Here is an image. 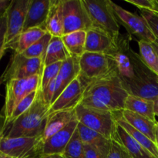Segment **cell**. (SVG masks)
I'll return each mask as SVG.
<instances>
[{
    "instance_id": "cell-1",
    "label": "cell",
    "mask_w": 158,
    "mask_h": 158,
    "mask_svg": "<svg viewBox=\"0 0 158 158\" xmlns=\"http://www.w3.org/2000/svg\"><path fill=\"white\" fill-rule=\"evenodd\" d=\"M128 95L118 74L114 72L88 84L80 104L100 110L118 113L124 110Z\"/></svg>"
},
{
    "instance_id": "cell-2",
    "label": "cell",
    "mask_w": 158,
    "mask_h": 158,
    "mask_svg": "<svg viewBox=\"0 0 158 158\" xmlns=\"http://www.w3.org/2000/svg\"><path fill=\"white\" fill-rule=\"evenodd\" d=\"M49 108L50 106L44 101L39 90L38 97L32 106L10 125L7 134L4 137H42L49 116Z\"/></svg>"
},
{
    "instance_id": "cell-3",
    "label": "cell",
    "mask_w": 158,
    "mask_h": 158,
    "mask_svg": "<svg viewBox=\"0 0 158 158\" xmlns=\"http://www.w3.org/2000/svg\"><path fill=\"white\" fill-rule=\"evenodd\" d=\"M133 65L135 78L126 87L129 95L154 101L158 99V76L143 62L140 54L133 51Z\"/></svg>"
},
{
    "instance_id": "cell-4",
    "label": "cell",
    "mask_w": 158,
    "mask_h": 158,
    "mask_svg": "<svg viewBox=\"0 0 158 158\" xmlns=\"http://www.w3.org/2000/svg\"><path fill=\"white\" fill-rule=\"evenodd\" d=\"M79 123L87 127L110 140L117 135V113L87 107L79 104L75 108Z\"/></svg>"
},
{
    "instance_id": "cell-5",
    "label": "cell",
    "mask_w": 158,
    "mask_h": 158,
    "mask_svg": "<svg viewBox=\"0 0 158 158\" xmlns=\"http://www.w3.org/2000/svg\"><path fill=\"white\" fill-rule=\"evenodd\" d=\"M92 27L104 31L114 38L120 35V23L110 0H83Z\"/></svg>"
},
{
    "instance_id": "cell-6",
    "label": "cell",
    "mask_w": 158,
    "mask_h": 158,
    "mask_svg": "<svg viewBox=\"0 0 158 158\" xmlns=\"http://www.w3.org/2000/svg\"><path fill=\"white\" fill-rule=\"evenodd\" d=\"M79 63V77L86 86L94 80H99L113 73L117 72L112 59L104 53L85 52L80 56Z\"/></svg>"
},
{
    "instance_id": "cell-7",
    "label": "cell",
    "mask_w": 158,
    "mask_h": 158,
    "mask_svg": "<svg viewBox=\"0 0 158 158\" xmlns=\"http://www.w3.org/2000/svg\"><path fill=\"white\" fill-rule=\"evenodd\" d=\"M130 40L131 36L120 34L116 40L114 47L106 54L114 61L116 70L125 89L135 78L132 60L133 49Z\"/></svg>"
},
{
    "instance_id": "cell-8",
    "label": "cell",
    "mask_w": 158,
    "mask_h": 158,
    "mask_svg": "<svg viewBox=\"0 0 158 158\" xmlns=\"http://www.w3.org/2000/svg\"><path fill=\"white\" fill-rule=\"evenodd\" d=\"M41 76L22 80H12L6 83V97L2 111L6 119V128L15 106L29 94L40 89Z\"/></svg>"
},
{
    "instance_id": "cell-9",
    "label": "cell",
    "mask_w": 158,
    "mask_h": 158,
    "mask_svg": "<svg viewBox=\"0 0 158 158\" xmlns=\"http://www.w3.org/2000/svg\"><path fill=\"white\" fill-rule=\"evenodd\" d=\"M43 68V59L28 58L22 54L14 52L0 81L7 83L12 80H22L41 76Z\"/></svg>"
},
{
    "instance_id": "cell-10",
    "label": "cell",
    "mask_w": 158,
    "mask_h": 158,
    "mask_svg": "<svg viewBox=\"0 0 158 158\" xmlns=\"http://www.w3.org/2000/svg\"><path fill=\"white\" fill-rule=\"evenodd\" d=\"M63 35L92 28L83 0H63Z\"/></svg>"
},
{
    "instance_id": "cell-11",
    "label": "cell",
    "mask_w": 158,
    "mask_h": 158,
    "mask_svg": "<svg viewBox=\"0 0 158 158\" xmlns=\"http://www.w3.org/2000/svg\"><path fill=\"white\" fill-rule=\"evenodd\" d=\"M112 6L119 23L123 25L129 32L130 35L138 39V41L143 40L150 43L157 41V39L151 32L147 22L141 15H137L129 12L114 2H112Z\"/></svg>"
},
{
    "instance_id": "cell-12",
    "label": "cell",
    "mask_w": 158,
    "mask_h": 158,
    "mask_svg": "<svg viewBox=\"0 0 158 158\" xmlns=\"http://www.w3.org/2000/svg\"><path fill=\"white\" fill-rule=\"evenodd\" d=\"M42 137H4L0 141V153L11 158H39V147Z\"/></svg>"
},
{
    "instance_id": "cell-13",
    "label": "cell",
    "mask_w": 158,
    "mask_h": 158,
    "mask_svg": "<svg viewBox=\"0 0 158 158\" xmlns=\"http://www.w3.org/2000/svg\"><path fill=\"white\" fill-rule=\"evenodd\" d=\"M30 0H12L7 11V35L6 49L7 50L23 32L26 14Z\"/></svg>"
},
{
    "instance_id": "cell-14",
    "label": "cell",
    "mask_w": 158,
    "mask_h": 158,
    "mask_svg": "<svg viewBox=\"0 0 158 158\" xmlns=\"http://www.w3.org/2000/svg\"><path fill=\"white\" fill-rule=\"evenodd\" d=\"M86 87V85L78 76L52 103L49 108V114L57 111L75 109L81 102Z\"/></svg>"
},
{
    "instance_id": "cell-15",
    "label": "cell",
    "mask_w": 158,
    "mask_h": 158,
    "mask_svg": "<svg viewBox=\"0 0 158 158\" xmlns=\"http://www.w3.org/2000/svg\"><path fill=\"white\" fill-rule=\"evenodd\" d=\"M79 121L76 118L71 121L66 127L56 133L54 135L45 141H42L39 147V154L41 156L63 154L69 144L74 133L77 131Z\"/></svg>"
},
{
    "instance_id": "cell-16",
    "label": "cell",
    "mask_w": 158,
    "mask_h": 158,
    "mask_svg": "<svg viewBox=\"0 0 158 158\" xmlns=\"http://www.w3.org/2000/svg\"><path fill=\"white\" fill-rule=\"evenodd\" d=\"M50 4L51 0H30L23 31L32 28L46 29V19Z\"/></svg>"
},
{
    "instance_id": "cell-17",
    "label": "cell",
    "mask_w": 158,
    "mask_h": 158,
    "mask_svg": "<svg viewBox=\"0 0 158 158\" xmlns=\"http://www.w3.org/2000/svg\"><path fill=\"white\" fill-rule=\"evenodd\" d=\"M116 40L104 31L92 27L86 31L85 51L107 54L115 46Z\"/></svg>"
},
{
    "instance_id": "cell-18",
    "label": "cell",
    "mask_w": 158,
    "mask_h": 158,
    "mask_svg": "<svg viewBox=\"0 0 158 158\" xmlns=\"http://www.w3.org/2000/svg\"><path fill=\"white\" fill-rule=\"evenodd\" d=\"M79 60L80 58L70 56L63 62L58 76L56 78V89L52 103L61 94L63 89L79 76L80 74Z\"/></svg>"
},
{
    "instance_id": "cell-19",
    "label": "cell",
    "mask_w": 158,
    "mask_h": 158,
    "mask_svg": "<svg viewBox=\"0 0 158 158\" xmlns=\"http://www.w3.org/2000/svg\"><path fill=\"white\" fill-rule=\"evenodd\" d=\"M77 130L83 144L92 147L97 150L103 158H106L110 149L111 140L80 123H78Z\"/></svg>"
},
{
    "instance_id": "cell-20",
    "label": "cell",
    "mask_w": 158,
    "mask_h": 158,
    "mask_svg": "<svg viewBox=\"0 0 158 158\" xmlns=\"http://www.w3.org/2000/svg\"><path fill=\"white\" fill-rule=\"evenodd\" d=\"M77 118L75 109L57 111L49 114L44 132L42 135V141H45L52 135L66 127L71 121Z\"/></svg>"
},
{
    "instance_id": "cell-21",
    "label": "cell",
    "mask_w": 158,
    "mask_h": 158,
    "mask_svg": "<svg viewBox=\"0 0 158 158\" xmlns=\"http://www.w3.org/2000/svg\"><path fill=\"white\" fill-rule=\"evenodd\" d=\"M120 116L131 126L156 143V130L157 127V123L156 122L126 110H123L120 112Z\"/></svg>"
},
{
    "instance_id": "cell-22",
    "label": "cell",
    "mask_w": 158,
    "mask_h": 158,
    "mask_svg": "<svg viewBox=\"0 0 158 158\" xmlns=\"http://www.w3.org/2000/svg\"><path fill=\"white\" fill-rule=\"evenodd\" d=\"M46 29L52 36H63V0H51L50 8L46 19Z\"/></svg>"
},
{
    "instance_id": "cell-23",
    "label": "cell",
    "mask_w": 158,
    "mask_h": 158,
    "mask_svg": "<svg viewBox=\"0 0 158 158\" xmlns=\"http://www.w3.org/2000/svg\"><path fill=\"white\" fill-rule=\"evenodd\" d=\"M117 137L126 148L131 158H156L117 123Z\"/></svg>"
},
{
    "instance_id": "cell-24",
    "label": "cell",
    "mask_w": 158,
    "mask_h": 158,
    "mask_svg": "<svg viewBox=\"0 0 158 158\" xmlns=\"http://www.w3.org/2000/svg\"><path fill=\"white\" fill-rule=\"evenodd\" d=\"M124 110L143 116L157 123L154 112V101L153 100L128 95L125 101Z\"/></svg>"
},
{
    "instance_id": "cell-25",
    "label": "cell",
    "mask_w": 158,
    "mask_h": 158,
    "mask_svg": "<svg viewBox=\"0 0 158 158\" xmlns=\"http://www.w3.org/2000/svg\"><path fill=\"white\" fill-rule=\"evenodd\" d=\"M70 57L65 47L61 37L52 36L45 54L43 65L44 67L59 62H64Z\"/></svg>"
},
{
    "instance_id": "cell-26",
    "label": "cell",
    "mask_w": 158,
    "mask_h": 158,
    "mask_svg": "<svg viewBox=\"0 0 158 158\" xmlns=\"http://www.w3.org/2000/svg\"><path fill=\"white\" fill-rule=\"evenodd\" d=\"M66 50L70 56L80 58L84 53L86 31H77L63 35L61 37Z\"/></svg>"
},
{
    "instance_id": "cell-27",
    "label": "cell",
    "mask_w": 158,
    "mask_h": 158,
    "mask_svg": "<svg viewBox=\"0 0 158 158\" xmlns=\"http://www.w3.org/2000/svg\"><path fill=\"white\" fill-rule=\"evenodd\" d=\"M46 32L47 31L42 28H32L23 31L9 49H13L15 53H23L28 48L40 40Z\"/></svg>"
},
{
    "instance_id": "cell-28",
    "label": "cell",
    "mask_w": 158,
    "mask_h": 158,
    "mask_svg": "<svg viewBox=\"0 0 158 158\" xmlns=\"http://www.w3.org/2000/svg\"><path fill=\"white\" fill-rule=\"evenodd\" d=\"M117 123L120 125L128 134H131V137L135 139L142 147L148 150L153 156L158 158V147L157 143L125 121L120 116V112L117 113Z\"/></svg>"
},
{
    "instance_id": "cell-29",
    "label": "cell",
    "mask_w": 158,
    "mask_h": 158,
    "mask_svg": "<svg viewBox=\"0 0 158 158\" xmlns=\"http://www.w3.org/2000/svg\"><path fill=\"white\" fill-rule=\"evenodd\" d=\"M139 52L141 60L144 64L158 76V56L154 50L152 44L148 42L138 41Z\"/></svg>"
},
{
    "instance_id": "cell-30",
    "label": "cell",
    "mask_w": 158,
    "mask_h": 158,
    "mask_svg": "<svg viewBox=\"0 0 158 158\" xmlns=\"http://www.w3.org/2000/svg\"><path fill=\"white\" fill-rule=\"evenodd\" d=\"M51 39L52 35L47 32L40 40H38L36 43L32 45L21 54L28 58H41L44 61L45 54Z\"/></svg>"
},
{
    "instance_id": "cell-31",
    "label": "cell",
    "mask_w": 158,
    "mask_h": 158,
    "mask_svg": "<svg viewBox=\"0 0 158 158\" xmlns=\"http://www.w3.org/2000/svg\"><path fill=\"white\" fill-rule=\"evenodd\" d=\"M62 155L64 158H86L84 147L77 129Z\"/></svg>"
},
{
    "instance_id": "cell-32",
    "label": "cell",
    "mask_w": 158,
    "mask_h": 158,
    "mask_svg": "<svg viewBox=\"0 0 158 158\" xmlns=\"http://www.w3.org/2000/svg\"><path fill=\"white\" fill-rule=\"evenodd\" d=\"M39 94V89L38 90H35L32 92L31 94H29V95L26 96L24 99L21 100V101L19 103V104L15 106V110L12 112V116H11L10 119L9 120V123H8V126H10L17 118L20 117L22 114H24L25 112L28 110L31 106H32V104L35 102V99L37 98Z\"/></svg>"
},
{
    "instance_id": "cell-33",
    "label": "cell",
    "mask_w": 158,
    "mask_h": 158,
    "mask_svg": "<svg viewBox=\"0 0 158 158\" xmlns=\"http://www.w3.org/2000/svg\"><path fill=\"white\" fill-rule=\"evenodd\" d=\"M63 62L53 63L43 68V73L41 75V81H40V91H43L46 88V86L51 83L53 80L56 78L60 70Z\"/></svg>"
},
{
    "instance_id": "cell-34",
    "label": "cell",
    "mask_w": 158,
    "mask_h": 158,
    "mask_svg": "<svg viewBox=\"0 0 158 158\" xmlns=\"http://www.w3.org/2000/svg\"><path fill=\"white\" fill-rule=\"evenodd\" d=\"M106 158H131L128 151L120 140L116 137L111 140V147Z\"/></svg>"
},
{
    "instance_id": "cell-35",
    "label": "cell",
    "mask_w": 158,
    "mask_h": 158,
    "mask_svg": "<svg viewBox=\"0 0 158 158\" xmlns=\"http://www.w3.org/2000/svg\"><path fill=\"white\" fill-rule=\"evenodd\" d=\"M140 15L144 19L151 32L158 41V13L150 10H140Z\"/></svg>"
},
{
    "instance_id": "cell-36",
    "label": "cell",
    "mask_w": 158,
    "mask_h": 158,
    "mask_svg": "<svg viewBox=\"0 0 158 158\" xmlns=\"http://www.w3.org/2000/svg\"><path fill=\"white\" fill-rule=\"evenodd\" d=\"M7 35V11L0 13V55L6 52V40Z\"/></svg>"
},
{
    "instance_id": "cell-37",
    "label": "cell",
    "mask_w": 158,
    "mask_h": 158,
    "mask_svg": "<svg viewBox=\"0 0 158 158\" xmlns=\"http://www.w3.org/2000/svg\"><path fill=\"white\" fill-rule=\"evenodd\" d=\"M127 2L134 5L140 10H150L155 12V2L154 0H125Z\"/></svg>"
},
{
    "instance_id": "cell-38",
    "label": "cell",
    "mask_w": 158,
    "mask_h": 158,
    "mask_svg": "<svg viewBox=\"0 0 158 158\" xmlns=\"http://www.w3.org/2000/svg\"><path fill=\"white\" fill-rule=\"evenodd\" d=\"M83 147H84L85 157L86 158H103L101 154L92 147L86 144H83Z\"/></svg>"
},
{
    "instance_id": "cell-39",
    "label": "cell",
    "mask_w": 158,
    "mask_h": 158,
    "mask_svg": "<svg viewBox=\"0 0 158 158\" xmlns=\"http://www.w3.org/2000/svg\"><path fill=\"white\" fill-rule=\"evenodd\" d=\"M6 129V119H5L4 116L0 114V141L4 137V132Z\"/></svg>"
},
{
    "instance_id": "cell-40",
    "label": "cell",
    "mask_w": 158,
    "mask_h": 158,
    "mask_svg": "<svg viewBox=\"0 0 158 158\" xmlns=\"http://www.w3.org/2000/svg\"><path fill=\"white\" fill-rule=\"evenodd\" d=\"M12 0H0V13L3 12L8 9Z\"/></svg>"
},
{
    "instance_id": "cell-41",
    "label": "cell",
    "mask_w": 158,
    "mask_h": 158,
    "mask_svg": "<svg viewBox=\"0 0 158 158\" xmlns=\"http://www.w3.org/2000/svg\"><path fill=\"white\" fill-rule=\"evenodd\" d=\"M39 158H64L62 154H52V155H45L41 156Z\"/></svg>"
},
{
    "instance_id": "cell-42",
    "label": "cell",
    "mask_w": 158,
    "mask_h": 158,
    "mask_svg": "<svg viewBox=\"0 0 158 158\" xmlns=\"http://www.w3.org/2000/svg\"><path fill=\"white\" fill-rule=\"evenodd\" d=\"M154 112H155L156 117H158V99L154 100Z\"/></svg>"
},
{
    "instance_id": "cell-43",
    "label": "cell",
    "mask_w": 158,
    "mask_h": 158,
    "mask_svg": "<svg viewBox=\"0 0 158 158\" xmlns=\"http://www.w3.org/2000/svg\"><path fill=\"white\" fill-rule=\"evenodd\" d=\"M151 44H152V46H153V47H154V50H155V52H157V54L158 56V41L157 40V41L154 42V43H151Z\"/></svg>"
},
{
    "instance_id": "cell-44",
    "label": "cell",
    "mask_w": 158,
    "mask_h": 158,
    "mask_svg": "<svg viewBox=\"0 0 158 158\" xmlns=\"http://www.w3.org/2000/svg\"><path fill=\"white\" fill-rule=\"evenodd\" d=\"M156 143H157L158 147V124L157 127V130H156Z\"/></svg>"
},
{
    "instance_id": "cell-45",
    "label": "cell",
    "mask_w": 158,
    "mask_h": 158,
    "mask_svg": "<svg viewBox=\"0 0 158 158\" xmlns=\"http://www.w3.org/2000/svg\"><path fill=\"white\" fill-rule=\"evenodd\" d=\"M154 2H155V8H156L155 12L158 13V0H154Z\"/></svg>"
},
{
    "instance_id": "cell-46",
    "label": "cell",
    "mask_w": 158,
    "mask_h": 158,
    "mask_svg": "<svg viewBox=\"0 0 158 158\" xmlns=\"http://www.w3.org/2000/svg\"><path fill=\"white\" fill-rule=\"evenodd\" d=\"M0 158H11V157H8V156H6V155H5V154L0 153Z\"/></svg>"
},
{
    "instance_id": "cell-47",
    "label": "cell",
    "mask_w": 158,
    "mask_h": 158,
    "mask_svg": "<svg viewBox=\"0 0 158 158\" xmlns=\"http://www.w3.org/2000/svg\"><path fill=\"white\" fill-rule=\"evenodd\" d=\"M4 54H5V52H2V53L1 55H0V61H1L2 58V56H4ZM0 83H1V81H0Z\"/></svg>"
},
{
    "instance_id": "cell-48",
    "label": "cell",
    "mask_w": 158,
    "mask_h": 158,
    "mask_svg": "<svg viewBox=\"0 0 158 158\" xmlns=\"http://www.w3.org/2000/svg\"><path fill=\"white\" fill-rule=\"evenodd\" d=\"M156 119H157V123L158 124V117H156Z\"/></svg>"
}]
</instances>
